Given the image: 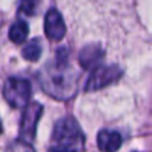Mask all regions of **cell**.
I'll return each mask as SVG.
<instances>
[{
  "label": "cell",
  "mask_w": 152,
  "mask_h": 152,
  "mask_svg": "<svg viewBox=\"0 0 152 152\" xmlns=\"http://www.w3.org/2000/svg\"><path fill=\"white\" fill-rule=\"evenodd\" d=\"M77 71L69 64L66 48L58 50L56 58L48 61L39 72L43 91L58 100L71 99L77 91Z\"/></svg>",
  "instance_id": "cell-1"
},
{
  "label": "cell",
  "mask_w": 152,
  "mask_h": 152,
  "mask_svg": "<svg viewBox=\"0 0 152 152\" xmlns=\"http://www.w3.org/2000/svg\"><path fill=\"white\" fill-rule=\"evenodd\" d=\"M84 147V135L72 116L59 119L53 126L48 152H80Z\"/></svg>",
  "instance_id": "cell-2"
},
{
  "label": "cell",
  "mask_w": 152,
  "mask_h": 152,
  "mask_svg": "<svg viewBox=\"0 0 152 152\" xmlns=\"http://www.w3.org/2000/svg\"><path fill=\"white\" fill-rule=\"evenodd\" d=\"M3 95L8 104L13 108H26L29 104L31 84L23 77H8L3 87Z\"/></svg>",
  "instance_id": "cell-3"
},
{
  "label": "cell",
  "mask_w": 152,
  "mask_h": 152,
  "mask_svg": "<svg viewBox=\"0 0 152 152\" xmlns=\"http://www.w3.org/2000/svg\"><path fill=\"white\" fill-rule=\"evenodd\" d=\"M123 75L121 68L118 64H110V66H100L96 69L92 71V74L89 75L88 80L86 83V89L87 92L97 91L102 89L104 87L110 86V84L118 81Z\"/></svg>",
  "instance_id": "cell-4"
},
{
  "label": "cell",
  "mask_w": 152,
  "mask_h": 152,
  "mask_svg": "<svg viewBox=\"0 0 152 152\" xmlns=\"http://www.w3.org/2000/svg\"><path fill=\"white\" fill-rule=\"evenodd\" d=\"M43 113V107L40 103L32 102L24 108L23 115H21L20 121V129H19V135L20 139L27 143H31L35 139L36 135V127L40 120V116Z\"/></svg>",
  "instance_id": "cell-5"
},
{
  "label": "cell",
  "mask_w": 152,
  "mask_h": 152,
  "mask_svg": "<svg viewBox=\"0 0 152 152\" xmlns=\"http://www.w3.org/2000/svg\"><path fill=\"white\" fill-rule=\"evenodd\" d=\"M66 23L56 8H50L44 18V31L48 39L59 42L66 35Z\"/></svg>",
  "instance_id": "cell-6"
},
{
  "label": "cell",
  "mask_w": 152,
  "mask_h": 152,
  "mask_svg": "<svg viewBox=\"0 0 152 152\" xmlns=\"http://www.w3.org/2000/svg\"><path fill=\"white\" fill-rule=\"evenodd\" d=\"M104 58V51L99 44H88L79 52V63L86 69H96Z\"/></svg>",
  "instance_id": "cell-7"
},
{
  "label": "cell",
  "mask_w": 152,
  "mask_h": 152,
  "mask_svg": "<svg viewBox=\"0 0 152 152\" xmlns=\"http://www.w3.org/2000/svg\"><path fill=\"white\" fill-rule=\"evenodd\" d=\"M120 134L111 129H102L97 134V147L102 152H116L121 147Z\"/></svg>",
  "instance_id": "cell-8"
},
{
  "label": "cell",
  "mask_w": 152,
  "mask_h": 152,
  "mask_svg": "<svg viewBox=\"0 0 152 152\" xmlns=\"http://www.w3.org/2000/svg\"><path fill=\"white\" fill-rule=\"evenodd\" d=\"M28 24H27L26 20H16L15 23L11 26L10 28V39L12 40L15 44H21V43L26 42L27 36H28Z\"/></svg>",
  "instance_id": "cell-9"
},
{
  "label": "cell",
  "mask_w": 152,
  "mask_h": 152,
  "mask_svg": "<svg viewBox=\"0 0 152 152\" xmlns=\"http://www.w3.org/2000/svg\"><path fill=\"white\" fill-rule=\"evenodd\" d=\"M42 55V45H40L39 40L35 39L31 40L28 44L24 45L23 48V58L28 61H37Z\"/></svg>",
  "instance_id": "cell-10"
},
{
  "label": "cell",
  "mask_w": 152,
  "mask_h": 152,
  "mask_svg": "<svg viewBox=\"0 0 152 152\" xmlns=\"http://www.w3.org/2000/svg\"><path fill=\"white\" fill-rule=\"evenodd\" d=\"M4 152H35L31 143H27L21 139H18L7 145Z\"/></svg>",
  "instance_id": "cell-11"
},
{
  "label": "cell",
  "mask_w": 152,
  "mask_h": 152,
  "mask_svg": "<svg viewBox=\"0 0 152 152\" xmlns=\"http://www.w3.org/2000/svg\"><path fill=\"white\" fill-rule=\"evenodd\" d=\"M35 5H36V3H34V1H23L20 4V10L23 12L28 13V15H32L35 12Z\"/></svg>",
  "instance_id": "cell-12"
}]
</instances>
